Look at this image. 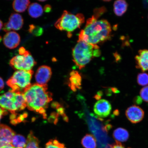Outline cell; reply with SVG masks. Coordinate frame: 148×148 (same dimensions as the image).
I'll list each match as a JSON object with an SVG mask.
<instances>
[{"label":"cell","mask_w":148,"mask_h":148,"mask_svg":"<svg viewBox=\"0 0 148 148\" xmlns=\"http://www.w3.org/2000/svg\"><path fill=\"white\" fill-rule=\"evenodd\" d=\"M29 110L41 114L46 119V110L52 100V94L48 91L47 86L35 83L31 84L23 93Z\"/></svg>","instance_id":"cell-2"},{"label":"cell","mask_w":148,"mask_h":148,"mask_svg":"<svg viewBox=\"0 0 148 148\" xmlns=\"http://www.w3.org/2000/svg\"><path fill=\"white\" fill-rule=\"evenodd\" d=\"M46 1H45V0H44V1H42V0H41V1H39L40 2H44Z\"/></svg>","instance_id":"cell-37"},{"label":"cell","mask_w":148,"mask_h":148,"mask_svg":"<svg viewBox=\"0 0 148 148\" xmlns=\"http://www.w3.org/2000/svg\"><path fill=\"white\" fill-rule=\"evenodd\" d=\"M106 1V2H109L110 1Z\"/></svg>","instance_id":"cell-38"},{"label":"cell","mask_w":148,"mask_h":148,"mask_svg":"<svg viewBox=\"0 0 148 148\" xmlns=\"http://www.w3.org/2000/svg\"><path fill=\"white\" fill-rule=\"evenodd\" d=\"M101 54L99 46L79 39L72 51L73 61L80 70L84 68L92 58L99 57Z\"/></svg>","instance_id":"cell-3"},{"label":"cell","mask_w":148,"mask_h":148,"mask_svg":"<svg viewBox=\"0 0 148 148\" xmlns=\"http://www.w3.org/2000/svg\"><path fill=\"white\" fill-rule=\"evenodd\" d=\"M106 11L107 9L104 7L96 9L94 11V14L92 16L98 19L102 15L104 14Z\"/></svg>","instance_id":"cell-27"},{"label":"cell","mask_w":148,"mask_h":148,"mask_svg":"<svg viewBox=\"0 0 148 148\" xmlns=\"http://www.w3.org/2000/svg\"><path fill=\"white\" fill-rule=\"evenodd\" d=\"M0 148H15L14 147H13V146L10 144H8L6 145L3 146V147H0Z\"/></svg>","instance_id":"cell-34"},{"label":"cell","mask_w":148,"mask_h":148,"mask_svg":"<svg viewBox=\"0 0 148 148\" xmlns=\"http://www.w3.org/2000/svg\"><path fill=\"white\" fill-rule=\"evenodd\" d=\"M113 136L116 142H125L128 140L129 134L127 130L119 127L114 130Z\"/></svg>","instance_id":"cell-17"},{"label":"cell","mask_w":148,"mask_h":148,"mask_svg":"<svg viewBox=\"0 0 148 148\" xmlns=\"http://www.w3.org/2000/svg\"><path fill=\"white\" fill-rule=\"evenodd\" d=\"M15 133L10 127L5 125H0V147L12 143Z\"/></svg>","instance_id":"cell-12"},{"label":"cell","mask_w":148,"mask_h":148,"mask_svg":"<svg viewBox=\"0 0 148 148\" xmlns=\"http://www.w3.org/2000/svg\"><path fill=\"white\" fill-rule=\"evenodd\" d=\"M4 86V83L3 79L0 77V92L3 90Z\"/></svg>","instance_id":"cell-33"},{"label":"cell","mask_w":148,"mask_h":148,"mask_svg":"<svg viewBox=\"0 0 148 148\" xmlns=\"http://www.w3.org/2000/svg\"><path fill=\"white\" fill-rule=\"evenodd\" d=\"M39 143L38 139L35 136L32 131H31L28 135L26 145L25 148H40Z\"/></svg>","instance_id":"cell-22"},{"label":"cell","mask_w":148,"mask_h":148,"mask_svg":"<svg viewBox=\"0 0 148 148\" xmlns=\"http://www.w3.org/2000/svg\"><path fill=\"white\" fill-rule=\"evenodd\" d=\"M7 114V110H3L0 107V121L3 116L6 115ZM1 125V124H0Z\"/></svg>","instance_id":"cell-30"},{"label":"cell","mask_w":148,"mask_h":148,"mask_svg":"<svg viewBox=\"0 0 148 148\" xmlns=\"http://www.w3.org/2000/svg\"><path fill=\"white\" fill-rule=\"evenodd\" d=\"M28 12L31 17L37 18L42 16L43 10L41 5L35 3H31L29 5Z\"/></svg>","instance_id":"cell-18"},{"label":"cell","mask_w":148,"mask_h":148,"mask_svg":"<svg viewBox=\"0 0 148 148\" xmlns=\"http://www.w3.org/2000/svg\"><path fill=\"white\" fill-rule=\"evenodd\" d=\"M0 107L12 114L24 110L27 105L23 93L11 90L0 95Z\"/></svg>","instance_id":"cell-4"},{"label":"cell","mask_w":148,"mask_h":148,"mask_svg":"<svg viewBox=\"0 0 148 148\" xmlns=\"http://www.w3.org/2000/svg\"><path fill=\"white\" fill-rule=\"evenodd\" d=\"M137 79L138 84L140 86H145L148 85V74L147 73H139Z\"/></svg>","instance_id":"cell-26"},{"label":"cell","mask_w":148,"mask_h":148,"mask_svg":"<svg viewBox=\"0 0 148 148\" xmlns=\"http://www.w3.org/2000/svg\"><path fill=\"white\" fill-rule=\"evenodd\" d=\"M51 75V69L49 66L46 65L40 66L35 75L37 84L42 86H47V83L50 79Z\"/></svg>","instance_id":"cell-9"},{"label":"cell","mask_w":148,"mask_h":148,"mask_svg":"<svg viewBox=\"0 0 148 148\" xmlns=\"http://www.w3.org/2000/svg\"><path fill=\"white\" fill-rule=\"evenodd\" d=\"M136 68L144 72L148 71V49H140L135 58Z\"/></svg>","instance_id":"cell-14"},{"label":"cell","mask_w":148,"mask_h":148,"mask_svg":"<svg viewBox=\"0 0 148 148\" xmlns=\"http://www.w3.org/2000/svg\"><path fill=\"white\" fill-rule=\"evenodd\" d=\"M45 148H66L64 144L56 139L51 140L46 144Z\"/></svg>","instance_id":"cell-25"},{"label":"cell","mask_w":148,"mask_h":148,"mask_svg":"<svg viewBox=\"0 0 148 148\" xmlns=\"http://www.w3.org/2000/svg\"><path fill=\"white\" fill-rule=\"evenodd\" d=\"M34 71L17 70L7 81V84L13 91L23 93L30 86L31 81Z\"/></svg>","instance_id":"cell-6"},{"label":"cell","mask_w":148,"mask_h":148,"mask_svg":"<svg viewBox=\"0 0 148 148\" xmlns=\"http://www.w3.org/2000/svg\"><path fill=\"white\" fill-rule=\"evenodd\" d=\"M3 26V25L2 22L1 20H0V31H1V29L2 28Z\"/></svg>","instance_id":"cell-35"},{"label":"cell","mask_w":148,"mask_h":148,"mask_svg":"<svg viewBox=\"0 0 148 148\" xmlns=\"http://www.w3.org/2000/svg\"><path fill=\"white\" fill-rule=\"evenodd\" d=\"M140 95L143 101L148 102V86L141 89L140 92Z\"/></svg>","instance_id":"cell-28"},{"label":"cell","mask_w":148,"mask_h":148,"mask_svg":"<svg viewBox=\"0 0 148 148\" xmlns=\"http://www.w3.org/2000/svg\"><path fill=\"white\" fill-rule=\"evenodd\" d=\"M125 115L127 119L133 123H139L143 119L144 112L140 107L133 105L126 110Z\"/></svg>","instance_id":"cell-11"},{"label":"cell","mask_w":148,"mask_h":148,"mask_svg":"<svg viewBox=\"0 0 148 148\" xmlns=\"http://www.w3.org/2000/svg\"><path fill=\"white\" fill-rule=\"evenodd\" d=\"M28 31L29 33L36 36H42L44 32L43 29L42 27L33 25H29Z\"/></svg>","instance_id":"cell-24"},{"label":"cell","mask_w":148,"mask_h":148,"mask_svg":"<svg viewBox=\"0 0 148 148\" xmlns=\"http://www.w3.org/2000/svg\"><path fill=\"white\" fill-rule=\"evenodd\" d=\"M2 40V37L0 36V42Z\"/></svg>","instance_id":"cell-36"},{"label":"cell","mask_w":148,"mask_h":148,"mask_svg":"<svg viewBox=\"0 0 148 148\" xmlns=\"http://www.w3.org/2000/svg\"><path fill=\"white\" fill-rule=\"evenodd\" d=\"M20 40V37L18 33L14 31H10L3 36V41L5 47L9 49H13L19 45Z\"/></svg>","instance_id":"cell-13"},{"label":"cell","mask_w":148,"mask_h":148,"mask_svg":"<svg viewBox=\"0 0 148 148\" xmlns=\"http://www.w3.org/2000/svg\"><path fill=\"white\" fill-rule=\"evenodd\" d=\"M51 7L49 5H46L44 7V10L45 12L49 13L51 12Z\"/></svg>","instance_id":"cell-31"},{"label":"cell","mask_w":148,"mask_h":148,"mask_svg":"<svg viewBox=\"0 0 148 148\" xmlns=\"http://www.w3.org/2000/svg\"><path fill=\"white\" fill-rule=\"evenodd\" d=\"M112 32V27L107 20H98L92 16L87 20L86 27L79 33V39L97 45L110 40Z\"/></svg>","instance_id":"cell-1"},{"label":"cell","mask_w":148,"mask_h":148,"mask_svg":"<svg viewBox=\"0 0 148 148\" xmlns=\"http://www.w3.org/2000/svg\"><path fill=\"white\" fill-rule=\"evenodd\" d=\"M81 143L85 148H96L97 140L93 135L86 134L82 139Z\"/></svg>","instance_id":"cell-20"},{"label":"cell","mask_w":148,"mask_h":148,"mask_svg":"<svg viewBox=\"0 0 148 148\" xmlns=\"http://www.w3.org/2000/svg\"><path fill=\"white\" fill-rule=\"evenodd\" d=\"M82 80V77L79 72L73 70L70 74L68 86L73 91L75 92L81 88Z\"/></svg>","instance_id":"cell-15"},{"label":"cell","mask_w":148,"mask_h":148,"mask_svg":"<svg viewBox=\"0 0 148 148\" xmlns=\"http://www.w3.org/2000/svg\"><path fill=\"white\" fill-rule=\"evenodd\" d=\"M23 19L21 15L17 13L12 14L8 21L3 25V30L7 33L11 30H19L23 27Z\"/></svg>","instance_id":"cell-8"},{"label":"cell","mask_w":148,"mask_h":148,"mask_svg":"<svg viewBox=\"0 0 148 148\" xmlns=\"http://www.w3.org/2000/svg\"><path fill=\"white\" fill-rule=\"evenodd\" d=\"M18 114L16 113L12 114L10 116L11 123L13 125L21 123L25 120L27 116V113H24L18 116Z\"/></svg>","instance_id":"cell-23"},{"label":"cell","mask_w":148,"mask_h":148,"mask_svg":"<svg viewBox=\"0 0 148 148\" xmlns=\"http://www.w3.org/2000/svg\"><path fill=\"white\" fill-rule=\"evenodd\" d=\"M30 3L29 0H16L12 3V7L16 12H25Z\"/></svg>","instance_id":"cell-19"},{"label":"cell","mask_w":148,"mask_h":148,"mask_svg":"<svg viewBox=\"0 0 148 148\" xmlns=\"http://www.w3.org/2000/svg\"><path fill=\"white\" fill-rule=\"evenodd\" d=\"M26 51L25 48L22 47H20L18 50V52L20 55H22L25 54Z\"/></svg>","instance_id":"cell-32"},{"label":"cell","mask_w":148,"mask_h":148,"mask_svg":"<svg viewBox=\"0 0 148 148\" xmlns=\"http://www.w3.org/2000/svg\"><path fill=\"white\" fill-rule=\"evenodd\" d=\"M112 109L110 103L106 99H102L95 103L94 111L96 115L99 117L103 118L110 115Z\"/></svg>","instance_id":"cell-10"},{"label":"cell","mask_w":148,"mask_h":148,"mask_svg":"<svg viewBox=\"0 0 148 148\" xmlns=\"http://www.w3.org/2000/svg\"><path fill=\"white\" fill-rule=\"evenodd\" d=\"M27 140L21 135H15L13 138L11 144L15 148H25Z\"/></svg>","instance_id":"cell-21"},{"label":"cell","mask_w":148,"mask_h":148,"mask_svg":"<svg viewBox=\"0 0 148 148\" xmlns=\"http://www.w3.org/2000/svg\"><path fill=\"white\" fill-rule=\"evenodd\" d=\"M111 148H125L120 142L116 141V143L112 145Z\"/></svg>","instance_id":"cell-29"},{"label":"cell","mask_w":148,"mask_h":148,"mask_svg":"<svg viewBox=\"0 0 148 148\" xmlns=\"http://www.w3.org/2000/svg\"><path fill=\"white\" fill-rule=\"evenodd\" d=\"M84 22V16L82 14L75 15L65 10L56 22L55 26L60 30L67 32L68 36L70 38L71 36V33L80 27Z\"/></svg>","instance_id":"cell-5"},{"label":"cell","mask_w":148,"mask_h":148,"mask_svg":"<svg viewBox=\"0 0 148 148\" xmlns=\"http://www.w3.org/2000/svg\"><path fill=\"white\" fill-rule=\"evenodd\" d=\"M128 4L126 1L119 0L114 1V11L116 16H121L127 12Z\"/></svg>","instance_id":"cell-16"},{"label":"cell","mask_w":148,"mask_h":148,"mask_svg":"<svg viewBox=\"0 0 148 148\" xmlns=\"http://www.w3.org/2000/svg\"><path fill=\"white\" fill-rule=\"evenodd\" d=\"M37 62L31 55L30 52L27 51L23 55H18L12 58L9 62V65L13 69L16 70L29 71L36 65Z\"/></svg>","instance_id":"cell-7"}]
</instances>
